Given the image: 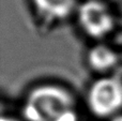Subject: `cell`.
I'll return each mask as SVG.
<instances>
[{"instance_id": "5", "label": "cell", "mask_w": 122, "mask_h": 121, "mask_svg": "<svg viewBox=\"0 0 122 121\" xmlns=\"http://www.w3.org/2000/svg\"><path fill=\"white\" fill-rule=\"evenodd\" d=\"M91 69L97 72H106L117 64L118 57L116 53L106 45H97L92 47L87 57Z\"/></svg>"}, {"instance_id": "6", "label": "cell", "mask_w": 122, "mask_h": 121, "mask_svg": "<svg viewBox=\"0 0 122 121\" xmlns=\"http://www.w3.org/2000/svg\"><path fill=\"white\" fill-rule=\"evenodd\" d=\"M56 121H77V115H76V113H75V109L65 113L64 115H62Z\"/></svg>"}, {"instance_id": "4", "label": "cell", "mask_w": 122, "mask_h": 121, "mask_svg": "<svg viewBox=\"0 0 122 121\" xmlns=\"http://www.w3.org/2000/svg\"><path fill=\"white\" fill-rule=\"evenodd\" d=\"M76 0H33L41 15L51 19H63L74 10Z\"/></svg>"}, {"instance_id": "3", "label": "cell", "mask_w": 122, "mask_h": 121, "mask_svg": "<svg viewBox=\"0 0 122 121\" xmlns=\"http://www.w3.org/2000/svg\"><path fill=\"white\" fill-rule=\"evenodd\" d=\"M78 23L85 33L91 38L100 39L112 30L114 17L105 3L89 0L78 9Z\"/></svg>"}, {"instance_id": "1", "label": "cell", "mask_w": 122, "mask_h": 121, "mask_svg": "<svg viewBox=\"0 0 122 121\" xmlns=\"http://www.w3.org/2000/svg\"><path fill=\"white\" fill-rule=\"evenodd\" d=\"M75 101L70 91L58 85L45 84L33 88L23 107L27 121H56L70 111H74Z\"/></svg>"}, {"instance_id": "2", "label": "cell", "mask_w": 122, "mask_h": 121, "mask_svg": "<svg viewBox=\"0 0 122 121\" xmlns=\"http://www.w3.org/2000/svg\"><path fill=\"white\" fill-rule=\"evenodd\" d=\"M87 104L97 117H115L122 108V79L107 76L95 81L88 90Z\"/></svg>"}, {"instance_id": "7", "label": "cell", "mask_w": 122, "mask_h": 121, "mask_svg": "<svg viewBox=\"0 0 122 121\" xmlns=\"http://www.w3.org/2000/svg\"><path fill=\"white\" fill-rule=\"evenodd\" d=\"M1 121H17V120L12 117H5V116H3V117L1 118Z\"/></svg>"}, {"instance_id": "8", "label": "cell", "mask_w": 122, "mask_h": 121, "mask_svg": "<svg viewBox=\"0 0 122 121\" xmlns=\"http://www.w3.org/2000/svg\"><path fill=\"white\" fill-rule=\"evenodd\" d=\"M112 121H122V114H120V115H116L112 119Z\"/></svg>"}]
</instances>
